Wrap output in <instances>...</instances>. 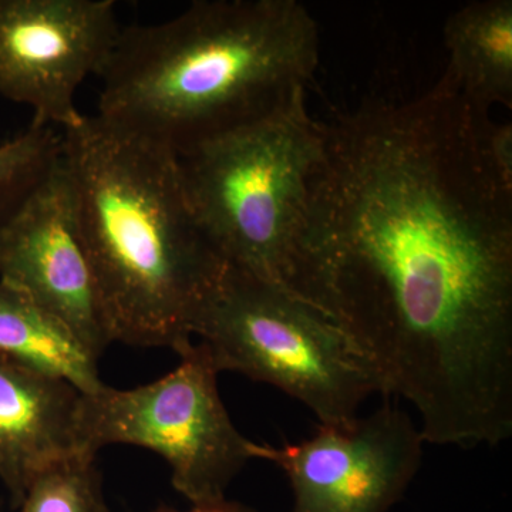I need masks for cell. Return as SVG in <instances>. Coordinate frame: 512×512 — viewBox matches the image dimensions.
<instances>
[{"mask_svg":"<svg viewBox=\"0 0 512 512\" xmlns=\"http://www.w3.org/2000/svg\"><path fill=\"white\" fill-rule=\"evenodd\" d=\"M19 512H111L96 457L77 454L47 468L30 485Z\"/></svg>","mask_w":512,"mask_h":512,"instance_id":"5bb4252c","label":"cell"},{"mask_svg":"<svg viewBox=\"0 0 512 512\" xmlns=\"http://www.w3.org/2000/svg\"><path fill=\"white\" fill-rule=\"evenodd\" d=\"M443 76L477 109L512 107V0H478L448 16Z\"/></svg>","mask_w":512,"mask_h":512,"instance_id":"8fae6325","label":"cell"},{"mask_svg":"<svg viewBox=\"0 0 512 512\" xmlns=\"http://www.w3.org/2000/svg\"><path fill=\"white\" fill-rule=\"evenodd\" d=\"M157 512H180L171 510V508L161 507ZM187 512H256L247 505L239 503H232V501H222L220 504L207 505V507H192V510Z\"/></svg>","mask_w":512,"mask_h":512,"instance_id":"9a60e30c","label":"cell"},{"mask_svg":"<svg viewBox=\"0 0 512 512\" xmlns=\"http://www.w3.org/2000/svg\"><path fill=\"white\" fill-rule=\"evenodd\" d=\"M63 134L30 124L22 134L0 144V228L62 157Z\"/></svg>","mask_w":512,"mask_h":512,"instance_id":"4fadbf2b","label":"cell"},{"mask_svg":"<svg viewBox=\"0 0 512 512\" xmlns=\"http://www.w3.org/2000/svg\"><path fill=\"white\" fill-rule=\"evenodd\" d=\"M218 372L272 384L305 404L320 424L339 426L380 392L372 367L318 309L284 285L227 265L192 336Z\"/></svg>","mask_w":512,"mask_h":512,"instance_id":"5b68a950","label":"cell"},{"mask_svg":"<svg viewBox=\"0 0 512 512\" xmlns=\"http://www.w3.org/2000/svg\"><path fill=\"white\" fill-rule=\"evenodd\" d=\"M178 356L180 365L156 382L82 394L80 451L96 457L113 444L147 448L167 461L175 490L192 507L220 504L248 461L261 460L262 444L232 423L207 349L190 343Z\"/></svg>","mask_w":512,"mask_h":512,"instance_id":"8992f818","label":"cell"},{"mask_svg":"<svg viewBox=\"0 0 512 512\" xmlns=\"http://www.w3.org/2000/svg\"><path fill=\"white\" fill-rule=\"evenodd\" d=\"M490 120L441 76L325 123L286 285L436 446L512 436V180L488 154Z\"/></svg>","mask_w":512,"mask_h":512,"instance_id":"6da1fadb","label":"cell"},{"mask_svg":"<svg viewBox=\"0 0 512 512\" xmlns=\"http://www.w3.org/2000/svg\"><path fill=\"white\" fill-rule=\"evenodd\" d=\"M323 150L325 123L302 92L178 157L195 218L225 264L286 288Z\"/></svg>","mask_w":512,"mask_h":512,"instance_id":"277c9868","label":"cell"},{"mask_svg":"<svg viewBox=\"0 0 512 512\" xmlns=\"http://www.w3.org/2000/svg\"><path fill=\"white\" fill-rule=\"evenodd\" d=\"M62 134L111 340L180 352L227 264L195 218L178 157L97 114Z\"/></svg>","mask_w":512,"mask_h":512,"instance_id":"3957f363","label":"cell"},{"mask_svg":"<svg viewBox=\"0 0 512 512\" xmlns=\"http://www.w3.org/2000/svg\"><path fill=\"white\" fill-rule=\"evenodd\" d=\"M424 443L412 417L386 402L299 443L262 444L261 460L288 477L292 512H389L417 476Z\"/></svg>","mask_w":512,"mask_h":512,"instance_id":"ba28073f","label":"cell"},{"mask_svg":"<svg viewBox=\"0 0 512 512\" xmlns=\"http://www.w3.org/2000/svg\"><path fill=\"white\" fill-rule=\"evenodd\" d=\"M82 393L0 357V480L13 507L43 471L83 454L79 441Z\"/></svg>","mask_w":512,"mask_h":512,"instance_id":"30bf717a","label":"cell"},{"mask_svg":"<svg viewBox=\"0 0 512 512\" xmlns=\"http://www.w3.org/2000/svg\"><path fill=\"white\" fill-rule=\"evenodd\" d=\"M120 32L113 0H0V97L28 106L32 126L76 127L77 92Z\"/></svg>","mask_w":512,"mask_h":512,"instance_id":"52a82bcc","label":"cell"},{"mask_svg":"<svg viewBox=\"0 0 512 512\" xmlns=\"http://www.w3.org/2000/svg\"><path fill=\"white\" fill-rule=\"evenodd\" d=\"M0 281L55 313L97 360L113 343L62 157L0 228Z\"/></svg>","mask_w":512,"mask_h":512,"instance_id":"9c48e42d","label":"cell"},{"mask_svg":"<svg viewBox=\"0 0 512 512\" xmlns=\"http://www.w3.org/2000/svg\"><path fill=\"white\" fill-rule=\"evenodd\" d=\"M0 357L37 375L69 383L82 394L103 389L97 359L73 330L30 298L0 281Z\"/></svg>","mask_w":512,"mask_h":512,"instance_id":"7c38bea8","label":"cell"},{"mask_svg":"<svg viewBox=\"0 0 512 512\" xmlns=\"http://www.w3.org/2000/svg\"><path fill=\"white\" fill-rule=\"evenodd\" d=\"M319 46L298 0H198L164 22L121 28L99 74L97 116L180 157L306 92Z\"/></svg>","mask_w":512,"mask_h":512,"instance_id":"7a4b0ae2","label":"cell"}]
</instances>
